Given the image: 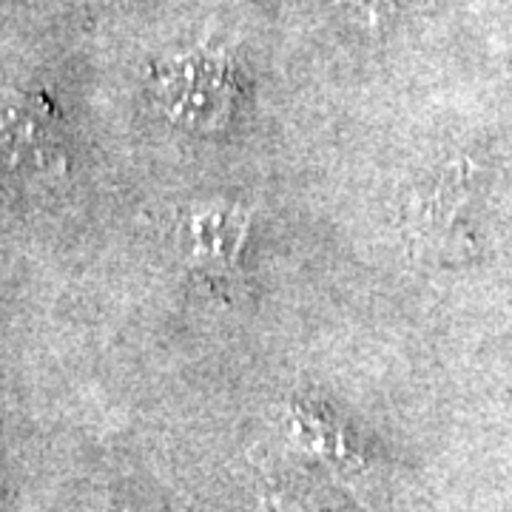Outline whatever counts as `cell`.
Masks as SVG:
<instances>
[{
  "instance_id": "1",
  "label": "cell",
  "mask_w": 512,
  "mask_h": 512,
  "mask_svg": "<svg viewBox=\"0 0 512 512\" xmlns=\"http://www.w3.org/2000/svg\"><path fill=\"white\" fill-rule=\"evenodd\" d=\"M154 94L174 120L225 123L242 94V69L228 52H188L154 66Z\"/></svg>"
},
{
  "instance_id": "2",
  "label": "cell",
  "mask_w": 512,
  "mask_h": 512,
  "mask_svg": "<svg viewBox=\"0 0 512 512\" xmlns=\"http://www.w3.org/2000/svg\"><path fill=\"white\" fill-rule=\"evenodd\" d=\"M6 163L15 168H43L57 160L60 151V114L43 94H26L6 103L3 117Z\"/></svg>"
},
{
  "instance_id": "3",
  "label": "cell",
  "mask_w": 512,
  "mask_h": 512,
  "mask_svg": "<svg viewBox=\"0 0 512 512\" xmlns=\"http://www.w3.org/2000/svg\"><path fill=\"white\" fill-rule=\"evenodd\" d=\"M245 242V217L231 208H197L185 217V245L191 265L205 276L228 279L237 271Z\"/></svg>"
},
{
  "instance_id": "4",
  "label": "cell",
  "mask_w": 512,
  "mask_h": 512,
  "mask_svg": "<svg viewBox=\"0 0 512 512\" xmlns=\"http://www.w3.org/2000/svg\"><path fill=\"white\" fill-rule=\"evenodd\" d=\"M467 168H447L441 174L436 185L424 194H416L410 205H407V231H410V242L419 248V254L433 251V254H450L458 239H453L456 231V214L464 202L467 185H464V174Z\"/></svg>"
},
{
  "instance_id": "5",
  "label": "cell",
  "mask_w": 512,
  "mask_h": 512,
  "mask_svg": "<svg viewBox=\"0 0 512 512\" xmlns=\"http://www.w3.org/2000/svg\"><path fill=\"white\" fill-rule=\"evenodd\" d=\"M345 9L353 26L365 29L370 35H379L396 18V0H333Z\"/></svg>"
}]
</instances>
